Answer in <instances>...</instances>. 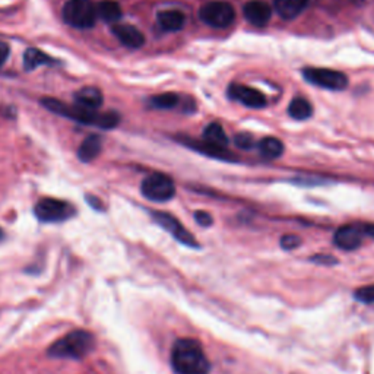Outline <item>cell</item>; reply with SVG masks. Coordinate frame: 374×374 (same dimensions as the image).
<instances>
[{
	"instance_id": "obj_1",
	"label": "cell",
	"mask_w": 374,
	"mask_h": 374,
	"mask_svg": "<svg viewBox=\"0 0 374 374\" xmlns=\"http://www.w3.org/2000/svg\"><path fill=\"white\" fill-rule=\"evenodd\" d=\"M171 365L177 374H209L210 363L196 339H178L171 351Z\"/></svg>"
},
{
	"instance_id": "obj_2",
	"label": "cell",
	"mask_w": 374,
	"mask_h": 374,
	"mask_svg": "<svg viewBox=\"0 0 374 374\" xmlns=\"http://www.w3.org/2000/svg\"><path fill=\"white\" fill-rule=\"evenodd\" d=\"M43 104L53 113L73 119L76 122H81L85 124H95L102 129H112L119 124V114L114 112H107V113H97L92 110L82 109V107H69L58 100H44Z\"/></svg>"
},
{
	"instance_id": "obj_3",
	"label": "cell",
	"mask_w": 374,
	"mask_h": 374,
	"mask_svg": "<svg viewBox=\"0 0 374 374\" xmlns=\"http://www.w3.org/2000/svg\"><path fill=\"white\" fill-rule=\"evenodd\" d=\"M94 336L85 331H75L50 346L48 354L56 358L79 360L94 350Z\"/></svg>"
},
{
	"instance_id": "obj_4",
	"label": "cell",
	"mask_w": 374,
	"mask_h": 374,
	"mask_svg": "<svg viewBox=\"0 0 374 374\" xmlns=\"http://www.w3.org/2000/svg\"><path fill=\"white\" fill-rule=\"evenodd\" d=\"M65 21L79 30H88L97 19V8L90 0H69L63 8Z\"/></svg>"
},
{
	"instance_id": "obj_5",
	"label": "cell",
	"mask_w": 374,
	"mask_h": 374,
	"mask_svg": "<svg viewBox=\"0 0 374 374\" xmlns=\"http://www.w3.org/2000/svg\"><path fill=\"white\" fill-rule=\"evenodd\" d=\"M142 195L154 202H167L176 195L174 181L161 173L151 174L142 183Z\"/></svg>"
},
{
	"instance_id": "obj_6",
	"label": "cell",
	"mask_w": 374,
	"mask_h": 374,
	"mask_svg": "<svg viewBox=\"0 0 374 374\" xmlns=\"http://www.w3.org/2000/svg\"><path fill=\"white\" fill-rule=\"evenodd\" d=\"M201 19L212 28H227L235 19L234 8L227 2H209L199 11Z\"/></svg>"
},
{
	"instance_id": "obj_7",
	"label": "cell",
	"mask_w": 374,
	"mask_h": 374,
	"mask_svg": "<svg viewBox=\"0 0 374 374\" xmlns=\"http://www.w3.org/2000/svg\"><path fill=\"white\" fill-rule=\"evenodd\" d=\"M36 215L40 221L44 223H60L65 220H69L75 209L70 203L59 201V199H51V198H44L36 205Z\"/></svg>"
},
{
	"instance_id": "obj_8",
	"label": "cell",
	"mask_w": 374,
	"mask_h": 374,
	"mask_svg": "<svg viewBox=\"0 0 374 374\" xmlns=\"http://www.w3.org/2000/svg\"><path fill=\"white\" fill-rule=\"evenodd\" d=\"M304 78L306 81H309L310 84L319 88L332 90V91L345 90L346 85H348V78H346V75L332 69L309 68L304 70Z\"/></svg>"
},
{
	"instance_id": "obj_9",
	"label": "cell",
	"mask_w": 374,
	"mask_h": 374,
	"mask_svg": "<svg viewBox=\"0 0 374 374\" xmlns=\"http://www.w3.org/2000/svg\"><path fill=\"white\" fill-rule=\"evenodd\" d=\"M152 217L166 231H169L177 240V242H180L181 245L187 247H198L196 238L189 231H187L173 215H170V213L152 212Z\"/></svg>"
},
{
	"instance_id": "obj_10",
	"label": "cell",
	"mask_w": 374,
	"mask_h": 374,
	"mask_svg": "<svg viewBox=\"0 0 374 374\" xmlns=\"http://www.w3.org/2000/svg\"><path fill=\"white\" fill-rule=\"evenodd\" d=\"M363 235L364 233L361 227L343 225L335 233L333 242L342 250H356L361 246Z\"/></svg>"
},
{
	"instance_id": "obj_11",
	"label": "cell",
	"mask_w": 374,
	"mask_h": 374,
	"mask_svg": "<svg viewBox=\"0 0 374 374\" xmlns=\"http://www.w3.org/2000/svg\"><path fill=\"white\" fill-rule=\"evenodd\" d=\"M228 94L233 100L240 101L246 107H252V109H263L266 105V97L260 91L246 85H231Z\"/></svg>"
},
{
	"instance_id": "obj_12",
	"label": "cell",
	"mask_w": 374,
	"mask_h": 374,
	"mask_svg": "<svg viewBox=\"0 0 374 374\" xmlns=\"http://www.w3.org/2000/svg\"><path fill=\"white\" fill-rule=\"evenodd\" d=\"M245 16L246 19L255 26H265L271 21L272 9L268 4L262 2V0H252L245 5Z\"/></svg>"
},
{
	"instance_id": "obj_13",
	"label": "cell",
	"mask_w": 374,
	"mask_h": 374,
	"mask_svg": "<svg viewBox=\"0 0 374 374\" xmlns=\"http://www.w3.org/2000/svg\"><path fill=\"white\" fill-rule=\"evenodd\" d=\"M113 33L120 40V43L129 48H139L145 43L144 34L138 28H135V26L127 25V23L114 25Z\"/></svg>"
},
{
	"instance_id": "obj_14",
	"label": "cell",
	"mask_w": 374,
	"mask_h": 374,
	"mask_svg": "<svg viewBox=\"0 0 374 374\" xmlns=\"http://www.w3.org/2000/svg\"><path fill=\"white\" fill-rule=\"evenodd\" d=\"M309 0H274L277 14L282 19L297 18L307 6Z\"/></svg>"
},
{
	"instance_id": "obj_15",
	"label": "cell",
	"mask_w": 374,
	"mask_h": 374,
	"mask_svg": "<svg viewBox=\"0 0 374 374\" xmlns=\"http://www.w3.org/2000/svg\"><path fill=\"white\" fill-rule=\"evenodd\" d=\"M75 101L76 105L82 107V109L95 112L98 107L102 105V94L97 88H82L75 94Z\"/></svg>"
},
{
	"instance_id": "obj_16",
	"label": "cell",
	"mask_w": 374,
	"mask_h": 374,
	"mask_svg": "<svg viewBox=\"0 0 374 374\" xmlns=\"http://www.w3.org/2000/svg\"><path fill=\"white\" fill-rule=\"evenodd\" d=\"M178 141L186 146H189V148H192L201 154H205V155H209L213 158H220V159H233L234 158V155L231 152H228L225 148H217V146H212L206 142H198V141L186 139V138H180Z\"/></svg>"
},
{
	"instance_id": "obj_17",
	"label": "cell",
	"mask_w": 374,
	"mask_h": 374,
	"mask_svg": "<svg viewBox=\"0 0 374 374\" xmlns=\"http://www.w3.org/2000/svg\"><path fill=\"white\" fill-rule=\"evenodd\" d=\"M184 15L180 11H163L158 14V23L166 31H180L184 26Z\"/></svg>"
},
{
	"instance_id": "obj_18",
	"label": "cell",
	"mask_w": 374,
	"mask_h": 374,
	"mask_svg": "<svg viewBox=\"0 0 374 374\" xmlns=\"http://www.w3.org/2000/svg\"><path fill=\"white\" fill-rule=\"evenodd\" d=\"M101 146H102V141L98 135H90L82 144L79 146L78 151V156L81 161L84 163H90L92 159H95L98 156V154L101 152Z\"/></svg>"
},
{
	"instance_id": "obj_19",
	"label": "cell",
	"mask_w": 374,
	"mask_h": 374,
	"mask_svg": "<svg viewBox=\"0 0 374 374\" xmlns=\"http://www.w3.org/2000/svg\"><path fill=\"white\" fill-rule=\"evenodd\" d=\"M203 139L206 144L217 146V148H225L228 145V137L225 130L218 123H210L203 130Z\"/></svg>"
},
{
	"instance_id": "obj_20",
	"label": "cell",
	"mask_w": 374,
	"mask_h": 374,
	"mask_svg": "<svg viewBox=\"0 0 374 374\" xmlns=\"http://www.w3.org/2000/svg\"><path fill=\"white\" fill-rule=\"evenodd\" d=\"M288 114L296 120H307L313 114V107L306 98H294L288 105Z\"/></svg>"
},
{
	"instance_id": "obj_21",
	"label": "cell",
	"mask_w": 374,
	"mask_h": 374,
	"mask_svg": "<svg viewBox=\"0 0 374 374\" xmlns=\"http://www.w3.org/2000/svg\"><path fill=\"white\" fill-rule=\"evenodd\" d=\"M97 16L105 22H117L122 18V8L113 0H104L97 6Z\"/></svg>"
},
{
	"instance_id": "obj_22",
	"label": "cell",
	"mask_w": 374,
	"mask_h": 374,
	"mask_svg": "<svg viewBox=\"0 0 374 374\" xmlns=\"http://www.w3.org/2000/svg\"><path fill=\"white\" fill-rule=\"evenodd\" d=\"M259 151L263 156L269 158V159H275L284 154V144L277 138H271V137L263 138L259 142Z\"/></svg>"
},
{
	"instance_id": "obj_23",
	"label": "cell",
	"mask_w": 374,
	"mask_h": 374,
	"mask_svg": "<svg viewBox=\"0 0 374 374\" xmlns=\"http://www.w3.org/2000/svg\"><path fill=\"white\" fill-rule=\"evenodd\" d=\"M50 58L46 56L43 51L40 50H36V48H30L26 50L25 56H23V63H25V68L28 70H33L41 65H46V63H50Z\"/></svg>"
},
{
	"instance_id": "obj_24",
	"label": "cell",
	"mask_w": 374,
	"mask_h": 374,
	"mask_svg": "<svg viewBox=\"0 0 374 374\" xmlns=\"http://www.w3.org/2000/svg\"><path fill=\"white\" fill-rule=\"evenodd\" d=\"M180 98L178 95L173 92H166V94H159L151 98V104L155 107V109H161V110H170L174 109V107L178 104Z\"/></svg>"
},
{
	"instance_id": "obj_25",
	"label": "cell",
	"mask_w": 374,
	"mask_h": 374,
	"mask_svg": "<svg viewBox=\"0 0 374 374\" xmlns=\"http://www.w3.org/2000/svg\"><path fill=\"white\" fill-rule=\"evenodd\" d=\"M356 299L361 303H374V285H368L356 291Z\"/></svg>"
},
{
	"instance_id": "obj_26",
	"label": "cell",
	"mask_w": 374,
	"mask_h": 374,
	"mask_svg": "<svg viewBox=\"0 0 374 374\" xmlns=\"http://www.w3.org/2000/svg\"><path fill=\"white\" fill-rule=\"evenodd\" d=\"M301 243V240L297 237V235H294V234H287L281 238V246L282 249L285 250H294V249H297Z\"/></svg>"
},
{
	"instance_id": "obj_27",
	"label": "cell",
	"mask_w": 374,
	"mask_h": 374,
	"mask_svg": "<svg viewBox=\"0 0 374 374\" xmlns=\"http://www.w3.org/2000/svg\"><path fill=\"white\" fill-rule=\"evenodd\" d=\"M234 142L238 148H242V149H250L255 145V141L249 133H238V135L234 138Z\"/></svg>"
},
{
	"instance_id": "obj_28",
	"label": "cell",
	"mask_w": 374,
	"mask_h": 374,
	"mask_svg": "<svg viewBox=\"0 0 374 374\" xmlns=\"http://www.w3.org/2000/svg\"><path fill=\"white\" fill-rule=\"evenodd\" d=\"M195 220H196V223H198L199 225H202V227H209V225H212V217L209 215L208 212H205V210H198V212L195 213Z\"/></svg>"
},
{
	"instance_id": "obj_29",
	"label": "cell",
	"mask_w": 374,
	"mask_h": 374,
	"mask_svg": "<svg viewBox=\"0 0 374 374\" xmlns=\"http://www.w3.org/2000/svg\"><path fill=\"white\" fill-rule=\"evenodd\" d=\"M9 56V46L4 41H0V68H2Z\"/></svg>"
},
{
	"instance_id": "obj_30",
	"label": "cell",
	"mask_w": 374,
	"mask_h": 374,
	"mask_svg": "<svg viewBox=\"0 0 374 374\" xmlns=\"http://www.w3.org/2000/svg\"><path fill=\"white\" fill-rule=\"evenodd\" d=\"M313 260H314V262H319V263H324V265H326V263L332 265V263L336 262V260H335L333 257H331V256H316Z\"/></svg>"
},
{
	"instance_id": "obj_31",
	"label": "cell",
	"mask_w": 374,
	"mask_h": 374,
	"mask_svg": "<svg viewBox=\"0 0 374 374\" xmlns=\"http://www.w3.org/2000/svg\"><path fill=\"white\" fill-rule=\"evenodd\" d=\"M361 228H363V233H364V234H368V235L374 237V225H364V227H361Z\"/></svg>"
},
{
	"instance_id": "obj_32",
	"label": "cell",
	"mask_w": 374,
	"mask_h": 374,
	"mask_svg": "<svg viewBox=\"0 0 374 374\" xmlns=\"http://www.w3.org/2000/svg\"><path fill=\"white\" fill-rule=\"evenodd\" d=\"M4 237V233H2V230H0V238H2Z\"/></svg>"
}]
</instances>
